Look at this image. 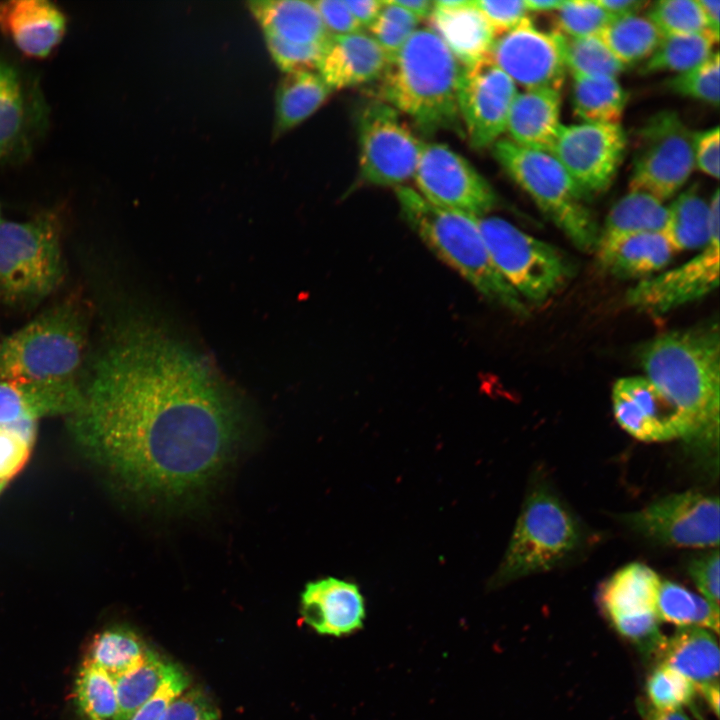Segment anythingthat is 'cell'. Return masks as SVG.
<instances>
[{"mask_svg": "<svg viewBox=\"0 0 720 720\" xmlns=\"http://www.w3.org/2000/svg\"><path fill=\"white\" fill-rule=\"evenodd\" d=\"M646 690L650 707L658 711L680 710L690 705L696 694L690 680L664 665L650 674Z\"/></svg>", "mask_w": 720, "mask_h": 720, "instance_id": "44", "label": "cell"}, {"mask_svg": "<svg viewBox=\"0 0 720 720\" xmlns=\"http://www.w3.org/2000/svg\"><path fill=\"white\" fill-rule=\"evenodd\" d=\"M344 1L353 17L363 30L365 28L369 29L383 7V1L381 0Z\"/></svg>", "mask_w": 720, "mask_h": 720, "instance_id": "53", "label": "cell"}, {"mask_svg": "<svg viewBox=\"0 0 720 720\" xmlns=\"http://www.w3.org/2000/svg\"><path fill=\"white\" fill-rule=\"evenodd\" d=\"M86 344L73 304H59L0 340V381L75 378Z\"/></svg>", "mask_w": 720, "mask_h": 720, "instance_id": "6", "label": "cell"}, {"mask_svg": "<svg viewBox=\"0 0 720 720\" xmlns=\"http://www.w3.org/2000/svg\"><path fill=\"white\" fill-rule=\"evenodd\" d=\"M564 0H524L529 12H551L557 11Z\"/></svg>", "mask_w": 720, "mask_h": 720, "instance_id": "58", "label": "cell"}, {"mask_svg": "<svg viewBox=\"0 0 720 720\" xmlns=\"http://www.w3.org/2000/svg\"><path fill=\"white\" fill-rule=\"evenodd\" d=\"M76 697L89 720H116L118 702L114 680L86 661L76 679Z\"/></svg>", "mask_w": 720, "mask_h": 720, "instance_id": "40", "label": "cell"}, {"mask_svg": "<svg viewBox=\"0 0 720 720\" xmlns=\"http://www.w3.org/2000/svg\"><path fill=\"white\" fill-rule=\"evenodd\" d=\"M660 584L659 576L651 568L631 563L603 584L600 590L601 607L608 619L656 612Z\"/></svg>", "mask_w": 720, "mask_h": 720, "instance_id": "30", "label": "cell"}, {"mask_svg": "<svg viewBox=\"0 0 720 720\" xmlns=\"http://www.w3.org/2000/svg\"><path fill=\"white\" fill-rule=\"evenodd\" d=\"M393 4L403 8L420 20L429 18L433 10V1L430 0H390Z\"/></svg>", "mask_w": 720, "mask_h": 720, "instance_id": "56", "label": "cell"}, {"mask_svg": "<svg viewBox=\"0 0 720 720\" xmlns=\"http://www.w3.org/2000/svg\"><path fill=\"white\" fill-rule=\"evenodd\" d=\"M248 8L264 39L297 46H323L331 37L313 1L256 0L249 1Z\"/></svg>", "mask_w": 720, "mask_h": 720, "instance_id": "25", "label": "cell"}, {"mask_svg": "<svg viewBox=\"0 0 720 720\" xmlns=\"http://www.w3.org/2000/svg\"><path fill=\"white\" fill-rule=\"evenodd\" d=\"M719 201V190L716 189L709 201L711 237L708 243L680 266L640 280L626 293L629 306L659 316L697 301L718 287Z\"/></svg>", "mask_w": 720, "mask_h": 720, "instance_id": "12", "label": "cell"}, {"mask_svg": "<svg viewBox=\"0 0 720 720\" xmlns=\"http://www.w3.org/2000/svg\"><path fill=\"white\" fill-rule=\"evenodd\" d=\"M644 712L645 720H689L682 709L675 711H658L649 706Z\"/></svg>", "mask_w": 720, "mask_h": 720, "instance_id": "57", "label": "cell"}, {"mask_svg": "<svg viewBox=\"0 0 720 720\" xmlns=\"http://www.w3.org/2000/svg\"><path fill=\"white\" fill-rule=\"evenodd\" d=\"M80 438L128 490L174 504L210 486L242 431L238 401L196 352L159 329L128 324L81 385Z\"/></svg>", "mask_w": 720, "mask_h": 720, "instance_id": "1", "label": "cell"}, {"mask_svg": "<svg viewBox=\"0 0 720 720\" xmlns=\"http://www.w3.org/2000/svg\"><path fill=\"white\" fill-rule=\"evenodd\" d=\"M719 552L714 550L693 560L688 572L703 597L719 609Z\"/></svg>", "mask_w": 720, "mask_h": 720, "instance_id": "50", "label": "cell"}, {"mask_svg": "<svg viewBox=\"0 0 720 720\" xmlns=\"http://www.w3.org/2000/svg\"><path fill=\"white\" fill-rule=\"evenodd\" d=\"M694 133L675 111L650 117L636 135L629 189L661 202L674 196L696 167Z\"/></svg>", "mask_w": 720, "mask_h": 720, "instance_id": "10", "label": "cell"}, {"mask_svg": "<svg viewBox=\"0 0 720 720\" xmlns=\"http://www.w3.org/2000/svg\"><path fill=\"white\" fill-rule=\"evenodd\" d=\"M580 542V530L565 505L546 487L523 504L504 558L489 586L497 588L558 565Z\"/></svg>", "mask_w": 720, "mask_h": 720, "instance_id": "8", "label": "cell"}, {"mask_svg": "<svg viewBox=\"0 0 720 720\" xmlns=\"http://www.w3.org/2000/svg\"><path fill=\"white\" fill-rule=\"evenodd\" d=\"M599 267L621 279H646L661 271L676 254L663 232H644L621 237L597 247Z\"/></svg>", "mask_w": 720, "mask_h": 720, "instance_id": "27", "label": "cell"}, {"mask_svg": "<svg viewBox=\"0 0 720 720\" xmlns=\"http://www.w3.org/2000/svg\"><path fill=\"white\" fill-rule=\"evenodd\" d=\"M300 612L304 622L314 631L334 637L359 631L366 616L359 587L334 577L306 584L301 594Z\"/></svg>", "mask_w": 720, "mask_h": 720, "instance_id": "20", "label": "cell"}, {"mask_svg": "<svg viewBox=\"0 0 720 720\" xmlns=\"http://www.w3.org/2000/svg\"><path fill=\"white\" fill-rule=\"evenodd\" d=\"M702 13L704 15L707 27L710 33H712L719 40V0H697Z\"/></svg>", "mask_w": 720, "mask_h": 720, "instance_id": "55", "label": "cell"}, {"mask_svg": "<svg viewBox=\"0 0 720 720\" xmlns=\"http://www.w3.org/2000/svg\"><path fill=\"white\" fill-rule=\"evenodd\" d=\"M495 160L576 248H596L599 227L586 199L549 152L519 146L509 139L492 145Z\"/></svg>", "mask_w": 720, "mask_h": 720, "instance_id": "5", "label": "cell"}, {"mask_svg": "<svg viewBox=\"0 0 720 720\" xmlns=\"http://www.w3.org/2000/svg\"><path fill=\"white\" fill-rule=\"evenodd\" d=\"M61 221L54 210L0 223V301L26 303L50 294L63 275Z\"/></svg>", "mask_w": 720, "mask_h": 720, "instance_id": "7", "label": "cell"}, {"mask_svg": "<svg viewBox=\"0 0 720 720\" xmlns=\"http://www.w3.org/2000/svg\"><path fill=\"white\" fill-rule=\"evenodd\" d=\"M718 39L710 32L663 36L640 72H686L705 62L714 52Z\"/></svg>", "mask_w": 720, "mask_h": 720, "instance_id": "36", "label": "cell"}, {"mask_svg": "<svg viewBox=\"0 0 720 720\" xmlns=\"http://www.w3.org/2000/svg\"><path fill=\"white\" fill-rule=\"evenodd\" d=\"M431 29L463 67L487 58L495 35L471 0L433 1Z\"/></svg>", "mask_w": 720, "mask_h": 720, "instance_id": "24", "label": "cell"}, {"mask_svg": "<svg viewBox=\"0 0 720 720\" xmlns=\"http://www.w3.org/2000/svg\"><path fill=\"white\" fill-rule=\"evenodd\" d=\"M699 693L703 696L706 704L710 707L712 712L718 716L719 714V684L709 685L698 689Z\"/></svg>", "mask_w": 720, "mask_h": 720, "instance_id": "59", "label": "cell"}, {"mask_svg": "<svg viewBox=\"0 0 720 720\" xmlns=\"http://www.w3.org/2000/svg\"><path fill=\"white\" fill-rule=\"evenodd\" d=\"M613 19L596 0H564L556 11L554 32L572 38L595 36Z\"/></svg>", "mask_w": 720, "mask_h": 720, "instance_id": "43", "label": "cell"}, {"mask_svg": "<svg viewBox=\"0 0 720 720\" xmlns=\"http://www.w3.org/2000/svg\"><path fill=\"white\" fill-rule=\"evenodd\" d=\"M148 649L129 627L113 626L92 638L84 661L97 666L116 680L138 666Z\"/></svg>", "mask_w": 720, "mask_h": 720, "instance_id": "34", "label": "cell"}, {"mask_svg": "<svg viewBox=\"0 0 720 720\" xmlns=\"http://www.w3.org/2000/svg\"><path fill=\"white\" fill-rule=\"evenodd\" d=\"M1 221H2V219H1V214H0V223H1Z\"/></svg>", "mask_w": 720, "mask_h": 720, "instance_id": "61", "label": "cell"}, {"mask_svg": "<svg viewBox=\"0 0 720 720\" xmlns=\"http://www.w3.org/2000/svg\"><path fill=\"white\" fill-rule=\"evenodd\" d=\"M462 69L431 28H418L381 76L382 101L407 115L423 133L460 132Z\"/></svg>", "mask_w": 720, "mask_h": 720, "instance_id": "3", "label": "cell"}, {"mask_svg": "<svg viewBox=\"0 0 720 720\" xmlns=\"http://www.w3.org/2000/svg\"><path fill=\"white\" fill-rule=\"evenodd\" d=\"M694 160L703 173L719 177V127L694 133Z\"/></svg>", "mask_w": 720, "mask_h": 720, "instance_id": "52", "label": "cell"}, {"mask_svg": "<svg viewBox=\"0 0 720 720\" xmlns=\"http://www.w3.org/2000/svg\"><path fill=\"white\" fill-rule=\"evenodd\" d=\"M162 720H219L217 707L198 688H187L168 707Z\"/></svg>", "mask_w": 720, "mask_h": 720, "instance_id": "48", "label": "cell"}, {"mask_svg": "<svg viewBox=\"0 0 720 720\" xmlns=\"http://www.w3.org/2000/svg\"><path fill=\"white\" fill-rule=\"evenodd\" d=\"M67 29L64 12L47 0L0 1V31L25 56L45 58Z\"/></svg>", "mask_w": 720, "mask_h": 720, "instance_id": "22", "label": "cell"}, {"mask_svg": "<svg viewBox=\"0 0 720 720\" xmlns=\"http://www.w3.org/2000/svg\"><path fill=\"white\" fill-rule=\"evenodd\" d=\"M171 662L148 649L144 660L115 682L118 713L116 720L131 716L156 692L166 676Z\"/></svg>", "mask_w": 720, "mask_h": 720, "instance_id": "38", "label": "cell"}, {"mask_svg": "<svg viewBox=\"0 0 720 720\" xmlns=\"http://www.w3.org/2000/svg\"><path fill=\"white\" fill-rule=\"evenodd\" d=\"M39 83L0 55V165L24 159L48 126Z\"/></svg>", "mask_w": 720, "mask_h": 720, "instance_id": "17", "label": "cell"}, {"mask_svg": "<svg viewBox=\"0 0 720 720\" xmlns=\"http://www.w3.org/2000/svg\"><path fill=\"white\" fill-rule=\"evenodd\" d=\"M332 92L317 71L283 73L275 92L273 138L282 136L310 117Z\"/></svg>", "mask_w": 720, "mask_h": 720, "instance_id": "29", "label": "cell"}, {"mask_svg": "<svg viewBox=\"0 0 720 720\" xmlns=\"http://www.w3.org/2000/svg\"><path fill=\"white\" fill-rule=\"evenodd\" d=\"M559 35L566 70H569L572 76L617 78L624 71L625 66L598 35L576 38Z\"/></svg>", "mask_w": 720, "mask_h": 720, "instance_id": "39", "label": "cell"}, {"mask_svg": "<svg viewBox=\"0 0 720 720\" xmlns=\"http://www.w3.org/2000/svg\"><path fill=\"white\" fill-rule=\"evenodd\" d=\"M656 612L660 620L678 627L696 626L719 632V609L704 597L674 582H661Z\"/></svg>", "mask_w": 720, "mask_h": 720, "instance_id": "37", "label": "cell"}, {"mask_svg": "<svg viewBox=\"0 0 720 720\" xmlns=\"http://www.w3.org/2000/svg\"><path fill=\"white\" fill-rule=\"evenodd\" d=\"M5 485H6L5 483H0V492L3 490V488L5 487Z\"/></svg>", "mask_w": 720, "mask_h": 720, "instance_id": "60", "label": "cell"}, {"mask_svg": "<svg viewBox=\"0 0 720 720\" xmlns=\"http://www.w3.org/2000/svg\"><path fill=\"white\" fill-rule=\"evenodd\" d=\"M561 94L555 90H530L517 93L511 105L506 131L515 144L551 152L562 124Z\"/></svg>", "mask_w": 720, "mask_h": 720, "instance_id": "26", "label": "cell"}, {"mask_svg": "<svg viewBox=\"0 0 720 720\" xmlns=\"http://www.w3.org/2000/svg\"><path fill=\"white\" fill-rule=\"evenodd\" d=\"M413 177L418 193L445 209L479 218L498 202L487 180L468 160L443 143H423Z\"/></svg>", "mask_w": 720, "mask_h": 720, "instance_id": "14", "label": "cell"}, {"mask_svg": "<svg viewBox=\"0 0 720 720\" xmlns=\"http://www.w3.org/2000/svg\"><path fill=\"white\" fill-rule=\"evenodd\" d=\"M598 36L625 67L646 61L663 37L647 17L638 14L614 18Z\"/></svg>", "mask_w": 720, "mask_h": 720, "instance_id": "35", "label": "cell"}, {"mask_svg": "<svg viewBox=\"0 0 720 720\" xmlns=\"http://www.w3.org/2000/svg\"><path fill=\"white\" fill-rule=\"evenodd\" d=\"M82 401V387L75 378L0 381V426L73 415Z\"/></svg>", "mask_w": 720, "mask_h": 720, "instance_id": "21", "label": "cell"}, {"mask_svg": "<svg viewBox=\"0 0 720 720\" xmlns=\"http://www.w3.org/2000/svg\"><path fill=\"white\" fill-rule=\"evenodd\" d=\"M612 406L618 424L636 439L694 438L689 420L645 376L618 379L612 389Z\"/></svg>", "mask_w": 720, "mask_h": 720, "instance_id": "19", "label": "cell"}, {"mask_svg": "<svg viewBox=\"0 0 720 720\" xmlns=\"http://www.w3.org/2000/svg\"><path fill=\"white\" fill-rule=\"evenodd\" d=\"M719 54L714 52L702 64L680 74L666 82L672 92L713 106L719 104Z\"/></svg>", "mask_w": 720, "mask_h": 720, "instance_id": "45", "label": "cell"}, {"mask_svg": "<svg viewBox=\"0 0 720 720\" xmlns=\"http://www.w3.org/2000/svg\"><path fill=\"white\" fill-rule=\"evenodd\" d=\"M490 58L524 91L560 92L565 81L560 35L538 30L530 19L495 38Z\"/></svg>", "mask_w": 720, "mask_h": 720, "instance_id": "18", "label": "cell"}, {"mask_svg": "<svg viewBox=\"0 0 720 720\" xmlns=\"http://www.w3.org/2000/svg\"><path fill=\"white\" fill-rule=\"evenodd\" d=\"M661 663L690 680L696 691L719 684V647L714 634L696 626L678 627L658 651Z\"/></svg>", "mask_w": 720, "mask_h": 720, "instance_id": "28", "label": "cell"}, {"mask_svg": "<svg viewBox=\"0 0 720 720\" xmlns=\"http://www.w3.org/2000/svg\"><path fill=\"white\" fill-rule=\"evenodd\" d=\"M387 64L378 43L370 34L360 31L331 36L316 71L334 91L381 78Z\"/></svg>", "mask_w": 720, "mask_h": 720, "instance_id": "23", "label": "cell"}, {"mask_svg": "<svg viewBox=\"0 0 720 720\" xmlns=\"http://www.w3.org/2000/svg\"><path fill=\"white\" fill-rule=\"evenodd\" d=\"M663 233L677 252L702 249L711 237L710 205L693 186L667 207Z\"/></svg>", "mask_w": 720, "mask_h": 720, "instance_id": "33", "label": "cell"}, {"mask_svg": "<svg viewBox=\"0 0 720 720\" xmlns=\"http://www.w3.org/2000/svg\"><path fill=\"white\" fill-rule=\"evenodd\" d=\"M407 224L441 260L457 271L490 303L525 316V301L494 264L473 217L436 206L407 186L395 188Z\"/></svg>", "mask_w": 720, "mask_h": 720, "instance_id": "4", "label": "cell"}, {"mask_svg": "<svg viewBox=\"0 0 720 720\" xmlns=\"http://www.w3.org/2000/svg\"><path fill=\"white\" fill-rule=\"evenodd\" d=\"M627 98L617 78L573 76V112L583 122L620 124Z\"/></svg>", "mask_w": 720, "mask_h": 720, "instance_id": "32", "label": "cell"}, {"mask_svg": "<svg viewBox=\"0 0 720 720\" xmlns=\"http://www.w3.org/2000/svg\"><path fill=\"white\" fill-rule=\"evenodd\" d=\"M517 86L490 58L463 67L458 86L460 119L470 145L492 146L506 131Z\"/></svg>", "mask_w": 720, "mask_h": 720, "instance_id": "16", "label": "cell"}, {"mask_svg": "<svg viewBox=\"0 0 720 720\" xmlns=\"http://www.w3.org/2000/svg\"><path fill=\"white\" fill-rule=\"evenodd\" d=\"M31 445L9 426H0V483H7L26 464Z\"/></svg>", "mask_w": 720, "mask_h": 720, "instance_id": "49", "label": "cell"}, {"mask_svg": "<svg viewBox=\"0 0 720 720\" xmlns=\"http://www.w3.org/2000/svg\"><path fill=\"white\" fill-rule=\"evenodd\" d=\"M313 4L331 36L363 31L344 0H317Z\"/></svg>", "mask_w": 720, "mask_h": 720, "instance_id": "51", "label": "cell"}, {"mask_svg": "<svg viewBox=\"0 0 720 720\" xmlns=\"http://www.w3.org/2000/svg\"><path fill=\"white\" fill-rule=\"evenodd\" d=\"M477 223L494 264L523 301L543 304L573 275L571 262L553 245L499 217Z\"/></svg>", "mask_w": 720, "mask_h": 720, "instance_id": "9", "label": "cell"}, {"mask_svg": "<svg viewBox=\"0 0 720 720\" xmlns=\"http://www.w3.org/2000/svg\"><path fill=\"white\" fill-rule=\"evenodd\" d=\"M648 9L647 18L662 36L709 32L697 0H660Z\"/></svg>", "mask_w": 720, "mask_h": 720, "instance_id": "41", "label": "cell"}, {"mask_svg": "<svg viewBox=\"0 0 720 720\" xmlns=\"http://www.w3.org/2000/svg\"><path fill=\"white\" fill-rule=\"evenodd\" d=\"M473 4L487 20L496 38L530 19L524 0H474Z\"/></svg>", "mask_w": 720, "mask_h": 720, "instance_id": "47", "label": "cell"}, {"mask_svg": "<svg viewBox=\"0 0 720 720\" xmlns=\"http://www.w3.org/2000/svg\"><path fill=\"white\" fill-rule=\"evenodd\" d=\"M719 499L696 491L661 498L623 516L634 531L658 543L689 548L719 544Z\"/></svg>", "mask_w": 720, "mask_h": 720, "instance_id": "15", "label": "cell"}, {"mask_svg": "<svg viewBox=\"0 0 720 720\" xmlns=\"http://www.w3.org/2000/svg\"><path fill=\"white\" fill-rule=\"evenodd\" d=\"M420 21L419 18L393 4L390 0L383 1V7L369 30L371 37L386 55L388 63L396 57L418 29Z\"/></svg>", "mask_w": 720, "mask_h": 720, "instance_id": "42", "label": "cell"}, {"mask_svg": "<svg viewBox=\"0 0 720 720\" xmlns=\"http://www.w3.org/2000/svg\"><path fill=\"white\" fill-rule=\"evenodd\" d=\"M667 219L668 208L663 202L648 193L630 190L607 214L596 248L632 234L663 232Z\"/></svg>", "mask_w": 720, "mask_h": 720, "instance_id": "31", "label": "cell"}, {"mask_svg": "<svg viewBox=\"0 0 720 720\" xmlns=\"http://www.w3.org/2000/svg\"><path fill=\"white\" fill-rule=\"evenodd\" d=\"M189 684L187 673L179 665L171 663L156 692L129 720H162L170 704L189 687Z\"/></svg>", "mask_w": 720, "mask_h": 720, "instance_id": "46", "label": "cell"}, {"mask_svg": "<svg viewBox=\"0 0 720 720\" xmlns=\"http://www.w3.org/2000/svg\"><path fill=\"white\" fill-rule=\"evenodd\" d=\"M645 377L684 414L694 438L718 437L720 332L718 322L658 335L639 351Z\"/></svg>", "mask_w": 720, "mask_h": 720, "instance_id": "2", "label": "cell"}, {"mask_svg": "<svg viewBox=\"0 0 720 720\" xmlns=\"http://www.w3.org/2000/svg\"><path fill=\"white\" fill-rule=\"evenodd\" d=\"M627 144L620 124L582 122L562 125L550 153L587 200L611 186Z\"/></svg>", "mask_w": 720, "mask_h": 720, "instance_id": "13", "label": "cell"}, {"mask_svg": "<svg viewBox=\"0 0 720 720\" xmlns=\"http://www.w3.org/2000/svg\"><path fill=\"white\" fill-rule=\"evenodd\" d=\"M359 168L368 184L399 187L414 176L422 145L384 101L366 105L358 119Z\"/></svg>", "mask_w": 720, "mask_h": 720, "instance_id": "11", "label": "cell"}, {"mask_svg": "<svg viewBox=\"0 0 720 720\" xmlns=\"http://www.w3.org/2000/svg\"><path fill=\"white\" fill-rule=\"evenodd\" d=\"M597 3L613 18L638 14L649 7L646 0H596Z\"/></svg>", "mask_w": 720, "mask_h": 720, "instance_id": "54", "label": "cell"}]
</instances>
